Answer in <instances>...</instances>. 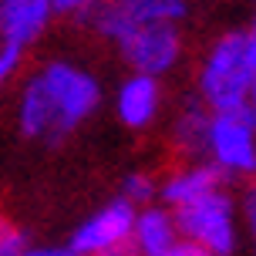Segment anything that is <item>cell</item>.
Segmentation results:
<instances>
[{"label":"cell","mask_w":256,"mask_h":256,"mask_svg":"<svg viewBox=\"0 0 256 256\" xmlns=\"http://www.w3.org/2000/svg\"><path fill=\"white\" fill-rule=\"evenodd\" d=\"M104 104V84L78 58H44L24 74L14 102V125L20 138L61 148Z\"/></svg>","instance_id":"6da1fadb"},{"label":"cell","mask_w":256,"mask_h":256,"mask_svg":"<svg viewBox=\"0 0 256 256\" xmlns=\"http://www.w3.org/2000/svg\"><path fill=\"white\" fill-rule=\"evenodd\" d=\"M84 27L118 54V61L125 64L132 74H148L166 81L186 61V30L179 24L135 20L115 0H102L84 17Z\"/></svg>","instance_id":"7a4b0ae2"},{"label":"cell","mask_w":256,"mask_h":256,"mask_svg":"<svg viewBox=\"0 0 256 256\" xmlns=\"http://www.w3.org/2000/svg\"><path fill=\"white\" fill-rule=\"evenodd\" d=\"M253 44L246 27H230L206 44V51L196 61L192 74V94L212 112H250V94H253Z\"/></svg>","instance_id":"3957f363"},{"label":"cell","mask_w":256,"mask_h":256,"mask_svg":"<svg viewBox=\"0 0 256 256\" xmlns=\"http://www.w3.org/2000/svg\"><path fill=\"white\" fill-rule=\"evenodd\" d=\"M176 230L182 243L199 246L209 256H236L243 246V216H240V196L222 186L196 202L172 209Z\"/></svg>","instance_id":"277c9868"},{"label":"cell","mask_w":256,"mask_h":256,"mask_svg":"<svg viewBox=\"0 0 256 256\" xmlns=\"http://www.w3.org/2000/svg\"><path fill=\"white\" fill-rule=\"evenodd\" d=\"M226 186H250L256 179V122L250 112L212 115L206 135V155Z\"/></svg>","instance_id":"5b68a950"},{"label":"cell","mask_w":256,"mask_h":256,"mask_svg":"<svg viewBox=\"0 0 256 256\" xmlns=\"http://www.w3.org/2000/svg\"><path fill=\"white\" fill-rule=\"evenodd\" d=\"M132 222L135 209L115 196L78 222L64 250L71 256H132Z\"/></svg>","instance_id":"8992f818"},{"label":"cell","mask_w":256,"mask_h":256,"mask_svg":"<svg viewBox=\"0 0 256 256\" xmlns=\"http://www.w3.org/2000/svg\"><path fill=\"white\" fill-rule=\"evenodd\" d=\"M166 104H168L166 81L148 74H132L128 71L112 91V112H115L118 125L128 128V132H138V135L152 132L162 122Z\"/></svg>","instance_id":"52a82bcc"},{"label":"cell","mask_w":256,"mask_h":256,"mask_svg":"<svg viewBox=\"0 0 256 256\" xmlns=\"http://www.w3.org/2000/svg\"><path fill=\"white\" fill-rule=\"evenodd\" d=\"M51 0H0V48L30 54L54 24Z\"/></svg>","instance_id":"ba28073f"},{"label":"cell","mask_w":256,"mask_h":256,"mask_svg":"<svg viewBox=\"0 0 256 256\" xmlns=\"http://www.w3.org/2000/svg\"><path fill=\"white\" fill-rule=\"evenodd\" d=\"M226 182L206 158H189V162H176L158 176V206L166 209H182V206L202 199L209 192L222 189Z\"/></svg>","instance_id":"9c48e42d"},{"label":"cell","mask_w":256,"mask_h":256,"mask_svg":"<svg viewBox=\"0 0 256 256\" xmlns=\"http://www.w3.org/2000/svg\"><path fill=\"white\" fill-rule=\"evenodd\" d=\"M209 122H212V112L206 108L196 94H186L179 98V104L168 112L166 122V138L168 148L176 152L179 162H189V158H202L206 155V135H209Z\"/></svg>","instance_id":"30bf717a"},{"label":"cell","mask_w":256,"mask_h":256,"mask_svg":"<svg viewBox=\"0 0 256 256\" xmlns=\"http://www.w3.org/2000/svg\"><path fill=\"white\" fill-rule=\"evenodd\" d=\"M179 243V230H176V216L166 206H142L135 209V222H132V256H166L172 246Z\"/></svg>","instance_id":"8fae6325"},{"label":"cell","mask_w":256,"mask_h":256,"mask_svg":"<svg viewBox=\"0 0 256 256\" xmlns=\"http://www.w3.org/2000/svg\"><path fill=\"white\" fill-rule=\"evenodd\" d=\"M118 7L145 24H186L189 20V0H115Z\"/></svg>","instance_id":"7c38bea8"},{"label":"cell","mask_w":256,"mask_h":256,"mask_svg":"<svg viewBox=\"0 0 256 256\" xmlns=\"http://www.w3.org/2000/svg\"><path fill=\"white\" fill-rule=\"evenodd\" d=\"M118 199H125L132 209L158 202V176L152 168H132V172H125L122 186H118Z\"/></svg>","instance_id":"4fadbf2b"},{"label":"cell","mask_w":256,"mask_h":256,"mask_svg":"<svg viewBox=\"0 0 256 256\" xmlns=\"http://www.w3.org/2000/svg\"><path fill=\"white\" fill-rule=\"evenodd\" d=\"M27 243H30V232L17 226L7 212H0V256H20Z\"/></svg>","instance_id":"5bb4252c"},{"label":"cell","mask_w":256,"mask_h":256,"mask_svg":"<svg viewBox=\"0 0 256 256\" xmlns=\"http://www.w3.org/2000/svg\"><path fill=\"white\" fill-rule=\"evenodd\" d=\"M240 216H243V236L250 240V250H253V256H256V179L250 182V186H243Z\"/></svg>","instance_id":"9a60e30c"},{"label":"cell","mask_w":256,"mask_h":256,"mask_svg":"<svg viewBox=\"0 0 256 256\" xmlns=\"http://www.w3.org/2000/svg\"><path fill=\"white\" fill-rule=\"evenodd\" d=\"M51 4H54V14H58V17H68V20L84 24V17H88L102 0H51Z\"/></svg>","instance_id":"2e32d148"},{"label":"cell","mask_w":256,"mask_h":256,"mask_svg":"<svg viewBox=\"0 0 256 256\" xmlns=\"http://www.w3.org/2000/svg\"><path fill=\"white\" fill-rule=\"evenodd\" d=\"M24 61H27V54L10 51V48H0V91L24 71Z\"/></svg>","instance_id":"e0dca14e"},{"label":"cell","mask_w":256,"mask_h":256,"mask_svg":"<svg viewBox=\"0 0 256 256\" xmlns=\"http://www.w3.org/2000/svg\"><path fill=\"white\" fill-rule=\"evenodd\" d=\"M20 256H71V253L64 250V243L61 246H54V243H27Z\"/></svg>","instance_id":"ac0fdd59"},{"label":"cell","mask_w":256,"mask_h":256,"mask_svg":"<svg viewBox=\"0 0 256 256\" xmlns=\"http://www.w3.org/2000/svg\"><path fill=\"white\" fill-rule=\"evenodd\" d=\"M246 34H250V44H253V61H256V17H253V24L246 27ZM250 115H253V122H256V78H253V94H250Z\"/></svg>","instance_id":"d6986e66"},{"label":"cell","mask_w":256,"mask_h":256,"mask_svg":"<svg viewBox=\"0 0 256 256\" xmlns=\"http://www.w3.org/2000/svg\"><path fill=\"white\" fill-rule=\"evenodd\" d=\"M166 256H209V253H202L199 246H192V243H182V240H179V243L172 246V250H168Z\"/></svg>","instance_id":"ffe728a7"},{"label":"cell","mask_w":256,"mask_h":256,"mask_svg":"<svg viewBox=\"0 0 256 256\" xmlns=\"http://www.w3.org/2000/svg\"><path fill=\"white\" fill-rule=\"evenodd\" d=\"M236 4H253V7H256V0H236Z\"/></svg>","instance_id":"44dd1931"}]
</instances>
